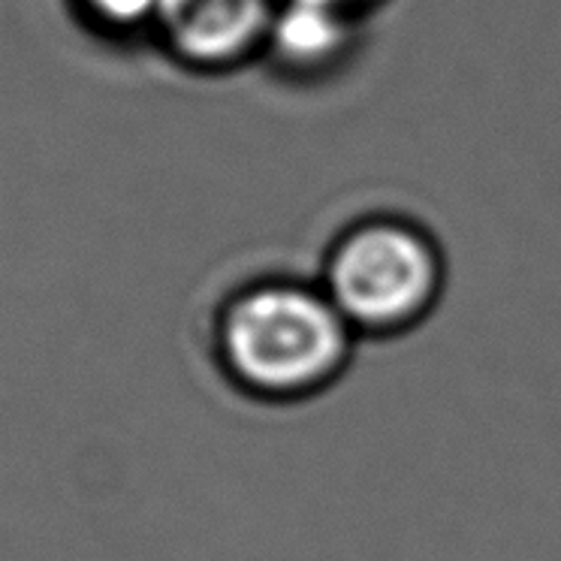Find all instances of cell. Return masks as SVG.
Masks as SVG:
<instances>
[{"instance_id": "1", "label": "cell", "mask_w": 561, "mask_h": 561, "mask_svg": "<svg viewBox=\"0 0 561 561\" xmlns=\"http://www.w3.org/2000/svg\"><path fill=\"white\" fill-rule=\"evenodd\" d=\"M356 332L320 280L263 275L236 287L211 320V354L232 390L263 404H299L332 390Z\"/></svg>"}, {"instance_id": "2", "label": "cell", "mask_w": 561, "mask_h": 561, "mask_svg": "<svg viewBox=\"0 0 561 561\" xmlns=\"http://www.w3.org/2000/svg\"><path fill=\"white\" fill-rule=\"evenodd\" d=\"M318 280L356 339H399L438 308L447 260L426 224L375 211L335 232Z\"/></svg>"}, {"instance_id": "3", "label": "cell", "mask_w": 561, "mask_h": 561, "mask_svg": "<svg viewBox=\"0 0 561 561\" xmlns=\"http://www.w3.org/2000/svg\"><path fill=\"white\" fill-rule=\"evenodd\" d=\"M280 0H160L151 39L191 76H230L263 58Z\"/></svg>"}, {"instance_id": "4", "label": "cell", "mask_w": 561, "mask_h": 561, "mask_svg": "<svg viewBox=\"0 0 561 561\" xmlns=\"http://www.w3.org/2000/svg\"><path fill=\"white\" fill-rule=\"evenodd\" d=\"M368 22L371 19L320 3L280 0L260 64L287 85H330L354 67Z\"/></svg>"}, {"instance_id": "5", "label": "cell", "mask_w": 561, "mask_h": 561, "mask_svg": "<svg viewBox=\"0 0 561 561\" xmlns=\"http://www.w3.org/2000/svg\"><path fill=\"white\" fill-rule=\"evenodd\" d=\"M79 10L88 25L106 37H151L160 0H79Z\"/></svg>"}, {"instance_id": "6", "label": "cell", "mask_w": 561, "mask_h": 561, "mask_svg": "<svg viewBox=\"0 0 561 561\" xmlns=\"http://www.w3.org/2000/svg\"><path fill=\"white\" fill-rule=\"evenodd\" d=\"M306 3H320V7H332V10H344V13L363 15L371 19L380 7H387L390 0H306Z\"/></svg>"}]
</instances>
